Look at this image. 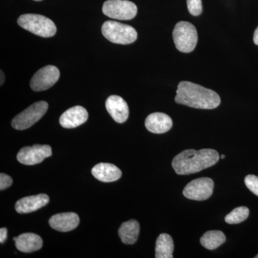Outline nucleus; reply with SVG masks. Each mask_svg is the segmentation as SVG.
<instances>
[{"instance_id": "obj_1", "label": "nucleus", "mask_w": 258, "mask_h": 258, "mask_svg": "<svg viewBox=\"0 0 258 258\" xmlns=\"http://www.w3.org/2000/svg\"><path fill=\"white\" fill-rule=\"evenodd\" d=\"M176 103L200 109H214L220 106V97L215 91L189 81L178 85Z\"/></svg>"}, {"instance_id": "obj_2", "label": "nucleus", "mask_w": 258, "mask_h": 258, "mask_svg": "<svg viewBox=\"0 0 258 258\" xmlns=\"http://www.w3.org/2000/svg\"><path fill=\"white\" fill-rule=\"evenodd\" d=\"M219 159L218 152L214 149H187L174 158L172 167L179 175H188L211 167L218 162Z\"/></svg>"}, {"instance_id": "obj_3", "label": "nucleus", "mask_w": 258, "mask_h": 258, "mask_svg": "<svg viewBox=\"0 0 258 258\" xmlns=\"http://www.w3.org/2000/svg\"><path fill=\"white\" fill-rule=\"evenodd\" d=\"M18 23L22 28L37 36L50 37L54 36L57 32L55 23L43 15H23L18 18Z\"/></svg>"}, {"instance_id": "obj_4", "label": "nucleus", "mask_w": 258, "mask_h": 258, "mask_svg": "<svg viewBox=\"0 0 258 258\" xmlns=\"http://www.w3.org/2000/svg\"><path fill=\"white\" fill-rule=\"evenodd\" d=\"M102 34L113 43L128 45L137 39V32L130 25L115 21H106L101 28Z\"/></svg>"}, {"instance_id": "obj_5", "label": "nucleus", "mask_w": 258, "mask_h": 258, "mask_svg": "<svg viewBox=\"0 0 258 258\" xmlns=\"http://www.w3.org/2000/svg\"><path fill=\"white\" fill-rule=\"evenodd\" d=\"M173 39L178 50L189 53L195 50L198 44V31L192 24L188 22H179L173 30Z\"/></svg>"}, {"instance_id": "obj_6", "label": "nucleus", "mask_w": 258, "mask_h": 258, "mask_svg": "<svg viewBox=\"0 0 258 258\" xmlns=\"http://www.w3.org/2000/svg\"><path fill=\"white\" fill-rule=\"evenodd\" d=\"M48 104L45 101H39L28 107L16 115L12 120V125L17 130H25L37 123L45 114Z\"/></svg>"}, {"instance_id": "obj_7", "label": "nucleus", "mask_w": 258, "mask_h": 258, "mask_svg": "<svg viewBox=\"0 0 258 258\" xmlns=\"http://www.w3.org/2000/svg\"><path fill=\"white\" fill-rule=\"evenodd\" d=\"M103 14L108 18L119 20H128L137 14V5L128 0H107L102 8Z\"/></svg>"}, {"instance_id": "obj_8", "label": "nucleus", "mask_w": 258, "mask_h": 258, "mask_svg": "<svg viewBox=\"0 0 258 258\" xmlns=\"http://www.w3.org/2000/svg\"><path fill=\"white\" fill-rule=\"evenodd\" d=\"M214 185L213 180L210 178H199L190 181L185 186L183 195L189 200L203 201L212 196Z\"/></svg>"}, {"instance_id": "obj_9", "label": "nucleus", "mask_w": 258, "mask_h": 258, "mask_svg": "<svg viewBox=\"0 0 258 258\" xmlns=\"http://www.w3.org/2000/svg\"><path fill=\"white\" fill-rule=\"evenodd\" d=\"M60 78V71L54 66H47L37 71L30 81L32 91H43L53 86Z\"/></svg>"}, {"instance_id": "obj_10", "label": "nucleus", "mask_w": 258, "mask_h": 258, "mask_svg": "<svg viewBox=\"0 0 258 258\" xmlns=\"http://www.w3.org/2000/svg\"><path fill=\"white\" fill-rule=\"evenodd\" d=\"M52 156V149L49 145L35 144L32 147H25L18 152L17 159L20 164L35 165L40 164L46 158Z\"/></svg>"}, {"instance_id": "obj_11", "label": "nucleus", "mask_w": 258, "mask_h": 258, "mask_svg": "<svg viewBox=\"0 0 258 258\" xmlns=\"http://www.w3.org/2000/svg\"><path fill=\"white\" fill-rule=\"evenodd\" d=\"M106 108L113 119L118 123H124L128 119L129 108L126 102L120 96H111L107 98Z\"/></svg>"}, {"instance_id": "obj_12", "label": "nucleus", "mask_w": 258, "mask_h": 258, "mask_svg": "<svg viewBox=\"0 0 258 258\" xmlns=\"http://www.w3.org/2000/svg\"><path fill=\"white\" fill-rule=\"evenodd\" d=\"M88 118V113L86 108L76 106L69 108L61 115L60 123L63 128H74L83 124Z\"/></svg>"}, {"instance_id": "obj_13", "label": "nucleus", "mask_w": 258, "mask_h": 258, "mask_svg": "<svg viewBox=\"0 0 258 258\" xmlns=\"http://www.w3.org/2000/svg\"><path fill=\"white\" fill-rule=\"evenodd\" d=\"M79 215L74 212L56 214L49 220V224L52 229L63 232L74 230L79 226Z\"/></svg>"}, {"instance_id": "obj_14", "label": "nucleus", "mask_w": 258, "mask_h": 258, "mask_svg": "<svg viewBox=\"0 0 258 258\" xmlns=\"http://www.w3.org/2000/svg\"><path fill=\"white\" fill-rule=\"evenodd\" d=\"M50 201L48 195L45 194L25 197L15 204V210L20 214L30 213L43 208Z\"/></svg>"}, {"instance_id": "obj_15", "label": "nucleus", "mask_w": 258, "mask_h": 258, "mask_svg": "<svg viewBox=\"0 0 258 258\" xmlns=\"http://www.w3.org/2000/svg\"><path fill=\"white\" fill-rule=\"evenodd\" d=\"M172 120L164 113H154L148 115L145 126L149 132L154 134H164L169 132L172 127Z\"/></svg>"}, {"instance_id": "obj_16", "label": "nucleus", "mask_w": 258, "mask_h": 258, "mask_svg": "<svg viewBox=\"0 0 258 258\" xmlns=\"http://www.w3.org/2000/svg\"><path fill=\"white\" fill-rule=\"evenodd\" d=\"M96 179L103 182H113L121 177V171L113 164L109 163H99L91 170Z\"/></svg>"}, {"instance_id": "obj_17", "label": "nucleus", "mask_w": 258, "mask_h": 258, "mask_svg": "<svg viewBox=\"0 0 258 258\" xmlns=\"http://www.w3.org/2000/svg\"><path fill=\"white\" fill-rule=\"evenodd\" d=\"M15 242L17 249L20 252H35L41 249L43 241L40 236L34 233H24L13 239Z\"/></svg>"}, {"instance_id": "obj_18", "label": "nucleus", "mask_w": 258, "mask_h": 258, "mask_svg": "<svg viewBox=\"0 0 258 258\" xmlns=\"http://www.w3.org/2000/svg\"><path fill=\"white\" fill-rule=\"evenodd\" d=\"M140 232V225L137 220H131L123 222L118 230V235L122 242L133 244L138 240Z\"/></svg>"}, {"instance_id": "obj_19", "label": "nucleus", "mask_w": 258, "mask_h": 258, "mask_svg": "<svg viewBox=\"0 0 258 258\" xmlns=\"http://www.w3.org/2000/svg\"><path fill=\"white\" fill-rule=\"evenodd\" d=\"M174 241L168 234L162 233L158 237L156 242L157 258H172L174 251Z\"/></svg>"}, {"instance_id": "obj_20", "label": "nucleus", "mask_w": 258, "mask_h": 258, "mask_svg": "<svg viewBox=\"0 0 258 258\" xmlns=\"http://www.w3.org/2000/svg\"><path fill=\"white\" fill-rule=\"evenodd\" d=\"M226 241V236L222 231L211 230L205 232L200 239L204 247L208 249H217Z\"/></svg>"}, {"instance_id": "obj_21", "label": "nucleus", "mask_w": 258, "mask_h": 258, "mask_svg": "<svg viewBox=\"0 0 258 258\" xmlns=\"http://www.w3.org/2000/svg\"><path fill=\"white\" fill-rule=\"evenodd\" d=\"M249 210L246 207H239L232 210L225 217V222L230 225L241 223L247 220L249 216Z\"/></svg>"}, {"instance_id": "obj_22", "label": "nucleus", "mask_w": 258, "mask_h": 258, "mask_svg": "<svg viewBox=\"0 0 258 258\" xmlns=\"http://www.w3.org/2000/svg\"><path fill=\"white\" fill-rule=\"evenodd\" d=\"M188 10L193 16H198L203 12L202 0H186Z\"/></svg>"}, {"instance_id": "obj_23", "label": "nucleus", "mask_w": 258, "mask_h": 258, "mask_svg": "<svg viewBox=\"0 0 258 258\" xmlns=\"http://www.w3.org/2000/svg\"><path fill=\"white\" fill-rule=\"evenodd\" d=\"M244 183L252 193L258 197V177L255 175L249 174L244 178Z\"/></svg>"}, {"instance_id": "obj_24", "label": "nucleus", "mask_w": 258, "mask_h": 258, "mask_svg": "<svg viewBox=\"0 0 258 258\" xmlns=\"http://www.w3.org/2000/svg\"><path fill=\"white\" fill-rule=\"evenodd\" d=\"M13 179L7 174H0V189L5 190L10 187L13 184Z\"/></svg>"}, {"instance_id": "obj_25", "label": "nucleus", "mask_w": 258, "mask_h": 258, "mask_svg": "<svg viewBox=\"0 0 258 258\" xmlns=\"http://www.w3.org/2000/svg\"><path fill=\"white\" fill-rule=\"evenodd\" d=\"M7 237H8V229L2 227L0 229V242L2 244L4 243L7 240Z\"/></svg>"}, {"instance_id": "obj_26", "label": "nucleus", "mask_w": 258, "mask_h": 258, "mask_svg": "<svg viewBox=\"0 0 258 258\" xmlns=\"http://www.w3.org/2000/svg\"><path fill=\"white\" fill-rule=\"evenodd\" d=\"M253 41L255 45H258V27L254 32Z\"/></svg>"}, {"instance_id": "obj_27", "label": "nucleus", "mask_w": 258, "mask_h": 258, "mask_svg": "<svg viewBox=\"0 0 258 258\" xmlns=\"http://www.w3.org/2000/svg\"><path fill=\"white\" fill-rule=\"evenodd\" d=\"M0 84L3 86V83L5 82V74L3 71H1V81H0Z\"/></svg>"}, {"instance_id": "obj_28", "label": "nucleus", "mask_w": 258, "mask_h": 258, "mask_svg": "<svg viewBox=\"0 0 258 258\" xmlns=\"http://www.w3.org/2000/svg\"><path fill=\"white\" fill-rule=\"evenodd\" d=\"M220 158H221V159H225V155H222L221 157H220Z\"/></svg>"}, {"instance_id": "obj_29", "label": "nucleus", "mask_w": 258, "mask_h": 258, "mask_svg": "<svg viewBox=\"0 0 258 258\" xmlns=\"http://www.w3.org/2000/svg\"><path fill=\"white\" fill-rule=\"evenodd\" d=\"M34 1L40 2L42 1V0H34Z\"/></svg>"}, {"instance_id": "obj_30", "label": "nucleus", "mask_w": 258, "mask_h": 258, "mask_svg": "<svg viewBox=\"0 0 258 258\" xmlns=\"http://www.w3.org/2000/svg\"><path fill=\"white\" fill-rule=\"evenodd\" d=\"M255 258H258V254H257V255L255 256V257H254Z\"/></svg>"}]
</instances>
